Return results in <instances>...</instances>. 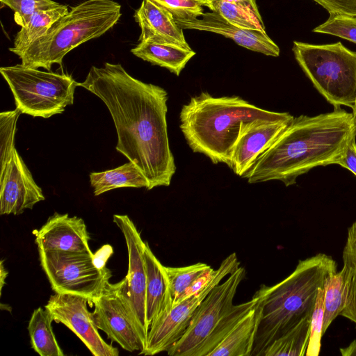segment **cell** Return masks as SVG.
Instances as JSON below:
<instances>
[{
    "mask_svg": "<svg viewBox=\"0 0 356 356\" xmlns=\"http://www.w3.org/2000/svg\"><path fill=\"white\" fill-rule=\"evenodd\" d=\"M78 86L106 106L118 135L115 149L140 168L148 181L147 190L168 186L176 165L168 135L166 90L111 63L92 66Z\"/></svg>",
    "mask_w": 356,
    "mask_h": 356,
    "instance_id": "6da1fadb",
    "label": "cell"
},
{
    "mask_svg": "<svg viewBox=\"0 0 356 356\" xmlns=\"http://www.w3.org/2000/svg\"><path fill=\"white\" fill-rule=\"evenodd\" d=\"M356 137V118L340 107L294 118L242 176L250 184L277 180L286 186L314 168L335 164Z\"/></svg>",
    "mask_w": 356,
    "mask_h": 356,
    "instance_id": "7a4b0ae2",
    "label": "cell"
},
{
    "mask_svg": "<svg viewBox=\"0 0 356 356\" xmlns=\"http://www.w3.org/2000/svg\"><path fill=\"white\" fill-rule=\"evenodd\" d=\"M334 272L336 261L319 253L300 260L295 270L277 284L261 285L253 295L259 321L251 356H263L271 342L311 316L318 289Z\"/></svg>",
    "mask_w": 356,
    "mask_h": 356,
    "instance_id": "3957f363",
    "label": "cell"
},
{
    "mask_svg": "<svg viewBox=\"0 0 356 356\" xmlns=\"http://www.w3.org/2000/svg\"><path fill=\"white\" fill-rule=\"evenodd\" d=\"M289 113L267 111L238 96L216 97L207 92L192 97L179 114V127L191 147L213 163L228 166L242 128L255 120L291 119Z\"/></svg>",
    "mask_w": 356,
    "mask_h": 356,
    "instance_id": "277c9868",
    "label": "cell"
},
{
    "mask_svg": "<svg viewBox=\"0 0 356 356\" xmlns=\"http://www.w3.org/2000/svg\"><path fill=\"white\" fill-rule=\"evenodd\" d=\"M121 16V6L113 0H86L73 6L18 57L24 66L51 71L53 65H62L70 51L112 29Z\"/></svg>",
    "mask_w": 356,
    "mask_h": 356,
    "instance_id": "5b68a950",
    "label": "cell"
},
{
    "mask_svg": "<svg viewBox=\"0 0 356 356\" xmlns=\"http://www.w3.org/2000/svg\"><path fill=\"white\" fill-rule=\"evenodd\" d=\"M297 63L314 88L334 107L356 102V52L341 42L312 44L293 41Z\"/></svg>",
    "mask_w": 356,
    "mask_h": 356,
    "instance_id": "8992f818",
    "label": "cell"
},
{
    "mask_svg": "<svg viewBox=\"0 0 356 356\" xmlns=\"http://www.w3.org/2000/svg\"><path fill=\"white\" fill-rule=\"evenodd\" d=\"M0 72L22 113L49 118L63 113L74 103L79 83L70 74L42 71L22 63L1 67Z\"/></svg>",
    "mask_w": 356,
    "mask_h": 356,
    "instance_id": "52a82bcc",
    "label": "cell"
},
{
    "mask_svg": "<svg viewBox=\"0 0 356 356\" xmlns=\"http://www.w3.org/2000/svg\"><path fill=\"white\" fill-rule=\"evenodd\" d=\"M41 267L52 290L97 298L109 283L111 272L94 262V254L75 251H38Z\"/></svg>",
    "mask_w": 356,
    "mask_h": 356,
    "instance_id": "ba28073f",
    "label": "cell"
},
{
    "mask_svg": "<svg viewBox=\"0 0 356 356\" xmlns=\"http://www.w3.org/2000/svg\"><path fill=\"white\" fill-rule=\"evenodd\" d=\"M239 266L236 252L230 254L221 262L218 268L213 270L202 288L154 320L149 326L145 346L140 354L154 355L167 352L186 333L201 302L224 277Z\"/></svg>",
    "mask_w": 356,
    "mask_h": 356,
    "instance_id": "9c48e42d",
    "label": "cell"
},
{
    "mask_svg": "<svg viewBox=\"0 0 356 356\" xmlns=\"http://www.w3.org/2000/svg\"><path fill=\"white\" fill-rule=\"evenodd\" d=\"M245 270L238 267L222 283L217 284L199 305L181 339L168 351L170 356H197L211 332L234 305L237 289Z\"/></svg>",
    "mask_w": 356,
    "mask_h": 356,
    "instance_id": "30bf717a",
    "label": "cell"
},
{
    "mask_svg": "<svg viewBox=\"0 0 356 356\" xmlns=\"http://www.w3.org/2000/svg\"><path fill=\"white\" fill-rule=\"evenodd\" d=\"M92 312L97 328L113 342L129 352L144 349L146 339L129 302L121 292V281L108 283L92 300Z\"/></svg>",
    "mask_w": 356,
    "mask_h": 356,
    "instance_id": "8fae6325",
    "label": "cell"
},
{
    "mask_svg": "<svg viewBox=\"0 0 356 356\" xmlns=\"http://www.w3.org/2000/svg\"><path fill=\"white\" fill-rule=\"evenodd\" d=\"M91 300L84 296L58 293L50 296L44 306L54 321L65 325L95 356H118V349L107 343L101 337L92 313L88 309Z\"/></svg>",
    "mask_w": 356,
    "mask_h": 356,
    "instance_id": "7c38bea8",
    "label": "cell"
},
{
    "mask_svg": "<svg viewBox=\"0 0 356 356\" xmlns=\"http://www.w3.org/2000/svg\"><path fill=\"white\" fill-rule=\"evenodd\" d=\"M113 220L124 236L129 257L127 274L121 280V292L131 307L147 341L149 326L147 321L145 307V241L142 239L140 233L127 215L115 214Z\"/></svg>",
    "mask_w": 356,
    "mask_h": 356,
    "instance_id": "4fadbf2b",
    "label": "cell"
},
{
    "mask_svg": "<svg viewBox=\"0 0 356 356\" xmlns=\"http://www.w3.org/2000/svg\"><path fill=\"white\" fill-rule=\"evenodd\" d=\"M0 170L1 215H19L44 200L41 188L16 148L10 161Z\"/></svg>",
    "mask_w": 356,
    "mask_h": 356,
    "instance_id": "5bb4252c",
    "label": "cell"
},
{
    "mask_svg": "<svg viewBox=\"0 0 356 356\" xmlns=\"http://www.w3.org/2000/svg\"><path fill=\"white\" fill-rule=\"evenodd\" d=\"M293 118L282 120L258 119L246 124L235 143L229 167L236 175L242 177Z\"/></svg>",
    "mask_w": 356,
    "mask_h": 356,
    "instance_id": "9a60e30c",
    "label": "cell"
},
{
    "mask_svg": "<svg viewBox=\"0 0 356 356\" xmlns=\"http://www.w3.org/2000/svg\"><path fill=\"white\" fill-rule=\"evenodd\" d=\"M33 234L38 251L92 252L85 222L75 216L54 213Z\"/></svg>",
    "mask_w": 356,
    "mask_h": 356,
    "instance_id": "2e32d148",
    "label": "cell"
},
{
    "mask_svg": "<svg viewBox=\"0 0 356 356\" xmlns=\"http://www.w3.org/2000/svg\"><path fill=\"white\" fill-rule=\"evenodd\" d=\"M200 17L188 19H175L182 29H195L222 35L237 44L266 56H280V47L266 32L239 28L225 19L216 12H206Z\"/></svg>",
    "mask_w": 356,
    "mask_h": 356,
    "instance_id": "e0dca14e",
    "label": "cell"
},
{
    "mask_svg": "<svg viewBox=\"0 0 356 356\" xmlns=\"http://www.w3.org/2000/svg\"><path fill=\"white\" fill-rule=\"evenodd\" d=\"M134 18L141 30L138 42L173 44L191 49L183 29L177 24L172 15L152 1L143 0L134 13Z\"/></svg>",
    "mask_w": 356,
    "mask_h": 356,
    "instance_id": "ac0fdd59",
    "label": "cell"
},
{
    "mask_svg": "<svg viewBox=\"0 0 356 356\" xmlns=\"http://www.w3.org/2000/svg\"><path fill=\"white\" fill-rule=\"evenodd\" d=\"M146 269L145 307L147 321L151 323L173 307V298L165 266L152 251L147 242L144 245Z\"/></svg>",
    "mask_w": 356,
    "mask_h": 356,
    "instance_id": "d6986e66",
    "label": "cell"
},
{
    "mask_svg": "<svg viewBox=\"0 0 356 356\" xmlns=\"http://www.w3.org/2000/svg\"><path fill=\"white\" fill-rule=\"evenodd\" d=\"M131 52L152 65L166 68L177 76L196 54L191 48L152 41L139 42Z\"/></svg>",
    "mask_w": 356,
    "mask_h": 356,
    "instance_id": "ffe728a7",
    "label": "cell"
},
{
    "mask_svg": "<svg viewBox=\"0 0 356 356\" xmlns=\"http://www.w3.org/2000/svg\"><path fill=\"white\" fill-rule=\"evenodd\" d=\"M259 321L255 305L208 356H251Z\"/></svg>",
    "mask_w": 356,
    "mask_h": 356,
    "instance_id": "44dd1931",
    "label": "cell"
},
{
    "mask_svg": "<svg viewBox=\"0 0 356 356\" xmlns=\"http://www.w3.org/2000/svg\"><path fill=\"white\" fill-rule=\"evenodd\" d=\"M67 5L58 3L33 13L24 26L15 37L13 47L9 51L19 56L33 42L44 36L51 26L69 12Z\"/></svg>",
    "mask_w": 356,
    "mask_h": 356,
    "instance_id": "7402d4cb",
    "label": "cell"
},
{
    "mask_svg": "<svg viewBox=\"0 0 356 356\" xmlns=\"http://www.w3.org/2000/svg\"><path fill=\"white\" fill-rule=\"evenodd\" d=\"M173 298V305L202 288L213 269L198 262L187 266H165Z\"/></svg>",
    "mask_w": 356,
    "mask_h": 356,
    "instance_id": "603a6c76",
    "label": "cell"
},
{
    "mask_svg": "<svg viewBox=\"0 0 356 356\" xmlns=\"http://www.w3.org/2000/svg\"><path fill=\"white\" fill-rule=\"evenodd\" d=\"M95 196L118 188H145L148 181L134 163L129 161L114 169L89 175Z\"/></svg>",
    "mask_w": 356,
    "mask_h": 356,
    "instance_id": "cb8c5ba5",
    "label": "cell"
},
{
    "mask_svg": "<svg viewBox=\"0 0 356 356\" xmlns=\"http://www.w3.org/2000/svg\"><path fill=\"white\" fill-rule=\"evenodd\" d=\"M54 321L49 312L38 307L31 314L28 325L31 348L40 356H64L53 332Z\"/></svg>",
    "mask_w": 356,
    "mask_h": 356,
    "instance_id": "d4e9b609",
    "label": "cell"
},
{
    "mask_svg": "<svg viewBox=\"0 0 356 356\" xmlns=\"http://www.w3.org/2000/svg\"><path fill=\"white\" fill-rule=\"evenodd\" d=\"M311 316L305 318L293 327L271 342L263 356H304L310 333Z\"/></svg>",
    "mask_w": 356,
    "mask_h": 356,
    "instance_id": "484cf974",
    "label": "cell"
},
{
    "mask_svg": "<svg viewBox=\"0 0 356 356\" xmlns=\"http://www.w3.org/2000/svg\"><path fill=\"white\" fill-rule=\"evenodd\" d=\"M204 6L221 15L229 22L239 28L266 32L263 19L259 18L250 7L222 0H214L205 3Z\"/></svg>",
    "mask_w": 356,
    "mask_h": 356,
    "instance_id": "4316f807",
    "label": "cell"
},
{
    "mask_svg": "<svg viewBox=\"0 0 356 356\" xmlns=\"http://www.w3.org/2000/svg\"><path fill=\"white\" fill-rule=\"evenodd\" d=\"M346 268L330 274L325 282L324 316L323 334L331 323L340 315L345 301Z\"/></svg>",
    "mask_w": 356,
    "mask_h": 356,
    "instance_id": "83f0119b",
    "label": "cell"
},
{
    "mask_svg": "<svg viewBox=\"0 0 356 356\" xmlns=\"http://www.w3.org/2000/svg\"><path fill=\"white\" fill-rule=\"evenodd\" d=\"M256 303L257 300L252 296V299L247 302L234 305L211 332L197 356H208Z\"/></svg>",
    "mask_w": 356,
    "mask_h": 356,
    "instance_id": "f1b7e54d",
    "label": "cell"
},
{
    "mask_svg": "<svg viewBox=\"0 0 356 356\" xmlns=\"http://www.w3.org/2000/svg\"><path fill=\"white\" fill-rule=\"evenodd\" d=\"M21 113L17 108L15 110L3 111L0 113V169L10 161L15 149V136L17 122Z\"/></svg>",
    "mask_w": 356,
    "mask_h": 356,
    "instance_id": "f546056e",
    "label": "cell"
},
{
    "mask_svg": "<svg viewBox=\"0 0 356 356\" xmlns=\"http://www.w3.org/2000/svg\"><path fill=\"white\" fill-rule=\"evenodd\" d=\"M313 32L334 35L356 44V15L330 13Z\"/></svg>",
    "mask_w": 356,
    "mask_h": 356,
    "instance_id": "4dcf8cb0",
    "label": "cell"
},
{
    "mask_svg": "<svg viewBox=\"0 0 356 356\" xmlns=\"http://www.w3.org/2000/svg\"><path fill=\"white\" fill-rule=\"evenodd\" d=\"M325 288L318 289L314 307L311 315L310 333L306 350V356H317L321 349L324 316Z\"/></svg>",
    "mask_w": 356,
    "mask_h": 356,
    "instance_id": "1f68e13d",
    "label": "cell"
},
{
    "mask_svg": "<svg viewBox=\"0 0 356 356\" xmlns=\"http://www.w3.org/2000/svg\"><path fill=\"white\" fill-rule=\"evenodd\" d=\"M1 3L14 12V19L17 24L23 27L31 15L36 10L54 5L53 0H0Z\"/></svg>",
    "mask_w": 356,
    "mask_h": 356,
    "instance_id": "d6a6232c",
    "label": "cell"
},
{
    "mask_svg": "<svg viewBox=\"0 0 356 356\" xmlns=\"http://www.w3.org/2000/svg\"><path fill=\"white\" fill-rule=\"evenodd\" d=\"M169 11L175 19H188L204 13L203 3L197 0H151Z\"/></svg>",
    "mask_w": 356,
    "mask_h": 356,
    "instance_id": "836d02e7",
    "label": "cell"
},
{
    "mask_svg": "<svg viewBox=\"0 0 356 356\" xmlns=\"http://www.w3.org/2000/svg\"><path fill=\"white\" fill-rule=\"evenodd\" d=\"M343 266L346 268L345 301L340 315L354 322L356 326V273Z\"/></svg>",
    "mask_w": 356,
    "mask_h": 356,
    "instance_id": "e575fe53",
    "label": "cell"
},
{
    "mask_svg": "<svg viewBox=\"0 0 356 356\" xmlns=\"http://www.w3.org/2000/svg\"><path fill=\"white\" fill-rule=\"evenodd\" d=\"M343 266L356 273V221L348 229V236L343 251Z\"/></svg>",
    "mask_w": 356,
    "mask_h": 356,
    "instance_id": "d590c367",
    "label": "cell"
},
{
    "mask_svg": "<svg viewBox=\"0 0 356 356\" xmlns=\"http://www.w3.org/2000/svg\"><path fill=\"white\" fill-rule=\"evenodd\" d=\"M328 13L356 15V0H312Z\"/></svg>",
    "mask_w": 356,
    "mask_h": 356,
    "instance_id": "8d00e7d4",
    "label": "cell"
},
{
    "mask_svg": "<svg viewBox=\"0 0 356 356\" xmlns=\"http://www.w3.org/2000/svg\"><path fill=\"white\" fill-rule=\"evenodd\" d=\"M353 138L335 164L341 165L356 175V142Z\"/></svg>",
    "mask_w": 356,
    "mask_h": 356,
    "instance_id": "74e56055",
    "label": "cell"
},
{
    "mask_svg": "<svg viewBox=\"0 0 356 356\" xmlns=\"http://www.w3.org/2000/svg\"><path fill=\"white\" fill-rule=\"evenodd\" d=\"M113 254V248L109 245L102 247L94 254V262L100 268L106 267V261Z\"/></svg>",
    "mask_w": 356,
    "mask_h": 356,
    "instance_id": "f35d334b",
    "label": "cell"
},
{
    "mask_svg": "<svg viewBox=\"0 0 356 356\" xmlns=\"http://www.w3.org/2000/svg\"><path fill=\"white\" fill-rule=\"evenodd\" d=\"M197 1L202 2L203 3V5H204L205 3L212 1H214V0H197ZM222 1L238 3L242 4L243 6L250 7L259 18L262 19L261 16L260 15V13L259 11V8L257 6L255 0H222Z\"/></svg>",
    "mask_w": 356,
    "mask_h": 356,
    "instance_id": "ab89813d",
    "label": "cell"
},
{
    "mask_svg": "<svg viewBox=\"0 0 356 356\" xmlns=\"http://www.w3.org/2000/svg\"><path fill=\"white\" fill-rule=\"evenodd\" d=\"M340 353L343 356H356V339L353 341L347 347L341 348Z\"/></svg>",
    "mask_w": 356,
    "mask_h": 356,
    "instance_id": "60d3db41",
    "label": "cell"
},
{
    "mask_svg": "<svg viewBox=\"0 0 356 356\" xmlns=\"http://www.w3.org/2000/svg\"><path fill=\"white\" fill-rule=\"evenodd\" d=\"M7 275H8V271L3 266V260L2 259L1 261V264H0V284H1L0 290H1V291L3 289V285L6 284V278Z\"/></svg>",
    "mask_w": 356,
    "mask_h": 356,
    "instance_id": "b9f144b4",
    "label": "cell"
},
{
    "mask_svg": "<svg viewBox=\"0 0 356 356\" xmlns=\"http://www.w3.org/2000/svg\"><path fill=\"white\" fill-rule=\"evenodd\" d=\"M353 114L355 115V118H356V102H355V106L353 109Z\"/></svg>",
    "mask_w": 356,
    "mask_h": 356,
    "instance_id": "7bdbcfd3",
    "label": "cell"
}]
</instances>
